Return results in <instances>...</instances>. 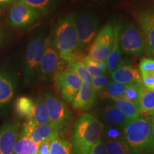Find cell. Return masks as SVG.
Listing matches in <instances>:
<instances>
[{
    "mask_svg": "<svg viewBox=\"0 0 154 154\" xmlns=\"http://www.w3.org/2000/svg\"><path fill=\"white\" fill-rule=\"evenodd\" d=\"M51 39L61 59L66 63L79 55L74 14H66L58 19Z\"/></svg>",
    "mask_w": 154,
    "mask_h": 154,
    "instance_id": "6da1fadb",
    "label": "cell"
},
{
    "mask_svg": "<svg viewBox=\"0 0 154 154\" xmlns=\"http://www.w3.org/2000/svg\"><path fill=\"white\" fill-rule=\"evenodd\" d=\"M104 126L90 113H83L74 124L72 146L74 154H88L91 147L101 138Z\"/></svg>",
    "mask_w": 154,
    "mask_h": 154,
    "instance_id": "7a4b0ae2",
    "label": "cell"
},
{
    "mask_svg": "<svg viewBox=\"0 0 154 154\" xmlns=\"http://www.w3.org/2000/svg\"><path fill=\"white\" fill-rule=\"evenodd\" d=\"M123 135L132 154H154L150 117L140 115L129 120L123 128Z\"/></svg>",
    "mask_w": 154,
    "mask_h": 154,
    "instance_id": "3957f363",
    "label": "cell"
},
{
    "mask_svg": "<svg viewBox=\"0 0 154 154\" xmlns=\"http://www.w3.org/2000/svg\"><path fill=\"white\" fill-rule=\"evenodd\" d=\"M74 22L78 36L79 52L92 44L99 33L100 21L91 11H82L74 14Z\"/></svg>",
    "mask_w": 154,
    "mask_h": 154,
    "instance_id": "277c9868",
    "label": "cell"
},
{
    "mask_svg": "<svg viewBox=\"0 0 154 154\" xmlns=\"http://www.w3.org/2000/svg\"><path fill=\"white\" fill-rule=\"evenodd\" d=\"M46 40L47 38L44 34L41 33L32 38L28 44L24 66V78L27 83L32 82L38 75L45 49Z\"/></svg>",
    "mask_w": 154,
    "mask_h": 154,
    "instance_id": "5b68a950",
    "label": "cell"
},
{
    "mask_svg": "<svg viewBox=\"0 0 154 154\" xmlns=\"http://www.w3.org/2000/svg\"><path fill=\"white\" fill-rule=\"evenodd\" d=\"M119 43L121 49L127 54L140 56L146 50L145 36L132 23L120 26Z\"/></svg>",
    "mask_w": 154,
    "mask_h": 154,
    "instance_id": "8992f818",
    "label": "cell"
},
{
    "mask_svg": "<svg viewBox=\"0 0 154 154\" xmlns=\"http://www.w3.org/2000/svg\"><path fill=\"white\" fill-rule=\"evenodd\" d=\"M114 42V31L107 24L96 35L88 49V57L94 61H106L112 50Z\"/></svg>",
    "mask_w": 154,
    "mask_h": 154,
    "instance_id": "52a82bcc",
    "label": "cell"
},
{
    "mask_svg": "<svg viewBox=\"0 0 154 154\" xmlns=\"http://www.w3.org/2000/svg\"><path fill=\"white\" fill-rule=\"evenodd\" d=\"M65 63L66 62L61 59L54 46L51 38L49 36L46 40L45 49L38 69L39 78L47 79L51 76H55L58 72L63 70Z\"/></svg>",
    "mask_w": 154,
    "mask_h": 154,
    "instance_id": "ba28073f",
    "label": "cell"
},
{
    "mask_svg": "<svg viewBox=\"0 0 154 154\" xmlns=\"http://www.w3.org/2000/svg\"><path fill=\"white\" fill-rule=\"evenodd\" d=\"M41 15L35 9L14 0L9 8L8 22L12 27L25 28L34 24Z\"/></svg>",
    "mask_w": 154,
    "mask_h": 154,
    "instance_id": "9c48e42d",
    "label": "cell"
},
{
    "mask_svg": "<svg viewBox=\"0 0 154 154\" xmlns=\"http://www.w3.org/2000/svg\"><path fill=\"white\" fill-rule=\"evenodd\" d=\"M51 124L59 129L62 130L72 118V112L64 103L50 93H47L44 97Z\"/></svg>",
    "mask_w": 154,
    "mask_h": 154,
    "instance_id": "30bf717a",
    "label": "cell"
},
{
    "mask_svg": "<svg viewBox=\"0 0 154 154\" xmlns=\"http://www.w3.org/2000/svg\"><path fill=\"white\" fill-rule=\"evenodd\" d=\"M54 78L63 99L67 103H72L82 84V79L68 69L58 72Z\"/></svg>",
    "mask_w": 154,
    "mask_h": 154,
    "instance_id": "8fae6325",
    "label": "cell"
},
{
    "mask_svg": "<svg viewBox=\"0 0 154 154\" xmlns=\"http://www.w3.org/2000/svg\"><path fill=\"white\" fill-rule=\"evenodd\" d=\"M60 131L51 123L46 125H36L32 121L27 120L24 124L21 134L22 136L31 138L37 143H41L46 140H51L59 136Z\"/></svg>",
    "mask_w": 154,
    "mask_h": 154,
    "instance_id": "7c38bea8",
    "label": "cell"
},
{
    "mask_svg": "<svg viewBox=\"0 0 154 154\" xmlns=\"http://www.w3.org/2000/svg\"><path fill=\"white\" fill-rule=\"evenodd\" d=\"M111 76L113 82L126 85L141 83L139 70L124 61H121L117 69L111 73Z\"/></svg>",
    "mask_w": 154,
    "mask_h": 154,
    "instance_id": "4fadbf2b",
    "label": "cell"
},
{
    "mask_svg": "<svg viewBox=\"0 0 154 154\" xmlns=\"http://www.w3.org/2000/svg\"><path fill=\"white\" fill-rule=\"evenodd\" d=\"M96 96L97 94L91 84L83 82L72 103L73 107L76 110H89L95 104Z\"/></svg>",
    "mask_w": 154,
    "mask_h": 154,
    "instance_id": "5bb4252c",
    "label": "cell"
},
{
    "mask_svg": "<svg viewBox=\"0 0 154 154\" xmlns=\"http://www.w3.org/2000/svg\"><path fill=\"white\" fill-rule=\"evenodd\" d=\"M17 139V125L6 123L0 128V154H13Z\"/></svg>",
    "mask_w": 154,
    "mask_h": 154,
    "instance_id": "9a60e30c",
    "label": "cell"
},
{
    "mask_svg": "<svg viewBox=\"0 0 154 154\" xmlns=\"http://www.w3.org/2000/svg\"><path fill=\"white\" fill-rule=\"evenodd\" d=\"M15 93V83L9 74L0 72V108L10 102Z\"/></svg>",
    "mask_w": 154,
    "mask_h": 154,
    "instance_id": "2e32d148",
    "label": "cell"
},
{
    "mask_svg": "<svg viewBox=\"0 0 154 154\" xmlns=\"http://www.w3.org/2000/svg\"><path fill=\"white\" fill-rule=\"evenodd\" d=\"M119 29H120V26L119 25H116L113 28L114 42H113L112 50L106 60L107 71L110 73L116 70L121 62V49L119 43Z\"/></svg>",
    "mask_w": 154,
    "mask_h": 154,
    "instance_id": "e0dca14e",
    "label": "cell"
},
{
    "mask_svg": "<svg viewBox=\"0 0 154 154\" xmlns=\"http://www.w3.org/2000/svg\"><path fill=\"white\" fill-rule=\"evenodd\" d=\"M103 117L104 121L109 124L119 127L122 129L129 121L114 105H109L105 107L103 111Z\"/></svg>",
    "mask_w": 154,
    "mask_h": 154,
    "instance_id": "ac0fdd59",
    "label": "cell"
},
{
    "mask_svg": "<svg viewBox=\"0 0 154 154\" xmlns=\"http://www.w3.org/2000/svg\"><path fill=\"white\" fill-rule=\"evenodd\" d=\"M137 108L140 115L146 117L154 116V90H143L138 99Z\"/></svg>",
    "mask_w": 154,
    "mask_h": 154,
    "instance_id": "d6986e66",
    "label": "cell"
},
{
    "mask_svg": "<svg viewBox=\"0 0 154 154\" xmlns=\"http://www.w3.org/2000/svg\"><path fill=\"white\" fill-rule=\"evenodd\" d=\"M36 125H46L50 124V119L48 113L47 106L44 97L40 96L34 102V106L30 119Z\"/></svg>",
    "mask_w": 154,
    "mask_h": 154,
    "instance_id": "ffe728a7",
    "label": "cell"
},
{
    "mask_svg": "<svg viewBox=\"0 0 154 154\" xmlns=\"http://www.w3.org/2000/svg\"><path fill=\"white\" fill-rule=\"evenodd\" d=\"M37 10L41 14H48L54 10L60 0H17Z\"/></svg>",
    "mask_w": 154,
    "mask_h": 154,
    "instance_id": "44dd1931",
    "label": "cell"
},
{
    "mask_svg": "<svg viewBox=\"0 0 154 154\" xmlns=\"http://www.w3.org/2000/svg\"><path fill=\"white\" fill-rule=\"evenodd\" d=\"M39 144L35 143L29 137L21 136L15 143L14 153V154H38Z\"/></svg>",
    "mask_w": 154,
    "mask_h": 154,
    "instance_id": "7402d4cb",
    "label": "cell"
},
{
    "mask_svg": "<svg viewBox=\"0 0 154 154\" xmlns=\"http://www.w3.org/2000/svg\"><path fill=\"white\" fill-rule=\"evenodd\" d=\"M34 106V101L26 96L19 97L15 102V110L17 115L21 118L26 119V120L32 119Z\"/></svg>",
    "mask_w": 154,
    "mask_h": 154,
    "instance_id": "603a6c76",
    "label": "cell"
},
{
    "mask_svg": "<svg viewBox=\"0 0 154 154\" xmlns=\"http://www.w3.org/2000/svg\"><path fill=\"white\" fill-rule=\"evenodd\" d=\"M113 105L118 108L128 120L136 119L140 116L137 106L134 103L124 98L113 99Z\"/></svg>",
    "mask_w": 154,
    "mask_h": 154,
    "instance_id": "cb8c5ba5",
    "label": "cell"
},
{
    "mask_svg": "<svg viewBox=\"0 0 154 154\" xmlns=\"http://www.w3.org/2000/svg\"><path fill=\"white\" fill-rule=\"evenodd\" d=\"M129 85L119 84V83L111 82L103 91L100 94L102 99H117L124 98V94Z\"/></svg>",
    "mask_w": 154,
    "mask_h": 154,
    "instance_id": "d4e9b609",
    "label": "cell"
},
{
    "mask_svg": "<svg viewBox=\"0 0 154 154\" xmlns=\"http://www.w3.org/2000/svg\"><path fill=\"white\" fill-rule=\"evenodd\" d=\"M67 65H68V69L76 73L82 79V82L88 83L91 85L92 76L88 74V71L86 70L84 64V60L82 61L81 54L77 56L70 62L67 63Z\"/></svg>",
    "mask_w": 154,
    "mask_h": 154,
    "instance_id": "484cf974",
    "label": "cell"
},
{
    "mask_svg": "<svg viewBox=\"0 0 154 154\" xmlns=\"http://www.w3.org/2000/svg\"><path fill=\"white\" fill-rule=\"evenodd\" d=\"M104 145L107 154H132L124 137L112 140H105Z\"/></svg>",
    "mask_w": 154,
    "mask_h": 154,
    "instance_id": "4316f807",
    "label": "cell"
},
{
    "mask_svg": "<svg viewBox=\"0 0 154 154\" xmlns=\"http://www.w3.org/2000/svg\"><path fill=\"white\" fill-rule=\"evenodd\" d=\"M49 154H74L72 143L58 136L51 140Z\"/></svg>",
    "mask_w": 154,
    "mask_h": 154,
    "instance_id": "83f0119b",
    "label": "cell"
},
{
    "mask_svg": "<svg viewBox=\"0 0 154 154\" xmlns=\"http://www.w3.org/2000/svg\"><path fill=\"white\" fill-rule=\"evenodd\" d=\"M84 64L88 74L92 77L103 76L108 72L106 61H92L88 56L84 57Z\"/></svg>",
    "mask_w": 154,
    "mask_h": 154,
    "instance_id": "f1b7e54d",
    "label": "cell"
},
{
    "mask_svg": "<svg viewBox=\"0 0 154 154\" xmlns=\"http://www.w3.org/2000/svg\"><path fill=\"white\" fill-rule=\"evenodd\" d=\"M142 27L145 33L146 53L148 57L154 58V24L142 21Z\"/></svg>",
    "mask_w": 154,
    "mask_h": 154,
    "instance_id": "f546056e",
    "label": "cell"
},
{
    "mask_svg": "<svg viewBox=\"0 0 154 154\" xmlns=\"http://www.w3.org/2000/svg\"><path fill=\"white\" fill-rule=\"evenodd\" d=\"M145 88H146L144 87L142 83L131 84L128 86L126 92H125L124 99L132 102L137 106V103L140 94Z\"/></svg>",
    "mask_w": 154,
    "mask_h": 154,
    "instance_id": "4dcf8cb0",
    "label": "cell"
},
{
    "mask_svg": "<svg viewBox=\"0 0 154 154\" xmlns=\"http://www.w3.org/2000/svg\"><path fill=\"white\" fill-rule=\"evenodd\" d=\"M109 82H110L109 77L106 74H104L103 76L92 77L91 86L95 90L96 94H100L105 89Z\"/></svg>",
    "mask_w": 154,
    "mask_h": 154,
    "instance_id": "1f68e13d",
    "label": "cell"
},
{
    "mask_svg": "<svg viewBox=\"0 0 154 154\" xmlns=\"http://www.w3.org/2000/svg\"><path fill=\"white\" fill-rule=\"evenodd\" d=\"M140 74L154 75V59L151 58H143L139 63Z\"/></svg>",
    "mask_w": 154,
    "mask_h": 154,
    "instance_id": "d6a6232c",
    "label": "cell"
},
{
    "mask_svg": "<svg viewBox=\"0 0 154 154\" xmlns=\"http://www.w3.org/2000/svg\"><path fill=\"white\" fill-rule=\"evenodd\" d=\"M103 134H104L105 140H112L124 137L123 129L117 126L110 127L106 131L103 129Z\"/></svg>",
    "mask_w": 154,
    "mask_h": 154,
    "instance_id": "836d02e7",
    "label": "cell"
},
{
    "mask_svg": "<svg viewBox=\"0 0 154 154\" xmlns=\"http://www.w3.org/2000/svg\"><path fill=\"white\" fill-rule=\"evenodd\" d=\"M88 154H107L103 139L100 138L90 149Z\"/></svg>",
    "mask_w": 154,
    "mask_h": 154,
    "instance_id": "e575fe53",
    "label": "cell"
},
{
    "mask_svg": "<svg viewBox=\"0 0 154 154\" xmlns=\"http://www.w3.org/2000/svg\"><path fill=\"white\" fill-rule=\"evenodd\" d=\"M141 83L144 87L147 89L154 90V75L140 74Z\"/></svg>",
    "mask_w": 154,
    "mask_h": 154,
    "instance_id": "d590c367",
    "label": "cell"
},
{
    "mask_svg": "<svg viewBox=\"0 0 154 154\" xmlns=\"http://www.w3.org/2000/svg\"><path fill=\"white\" fill-rule=\"evenodd\" d=\"M51 141V140H46L40 143L38 154H49Z\"/></svg>",
    "mask_w": 154,
    "mask_h": 154,
    "instance_id": "8d00e7d4",
    "label": "cell"
},
{
    "mask_svg": "<svg viewBox=\"0 0 154 154\" xmlns=\"http://www.w3.org/2000/svg\"><path fill=\"white\" fill-rule=\"evenodd\" d=\"M74 2H83V3H87V4H103L106 2L109 1V0H73Z\"/></svg>",
    "mask_w": 154,
    "mask_h": 154,
    "instance_id": "74e56055",
    "label": "cell"
},
{
    "mask_svg": "<svg viewBox=\"0 0 154 154\" xmlns=\"http://www.w3.org/2000/svg\"><path fill=\"white\" fill-rule=\"evenodd\" d=\"M143 21H146V22L150 23L151 24H154V14L153 15H148V16H146L143 19Z\"/></svg>",
    "mask_w": 154,
    "mask_h": 154,
    "instance_id": "f35d334b",
    "label": "cell"
},
{
    "mask_svg": "<svg viewBox=\"0 0 154 154\" xmlns=\"http://www.w3.org/2000/svg\"><path fill=\"white\" fill-rule=\"evenodd\" d=\"M151 133H152V136H153V138L154 140V116H151Z\"/></svg>",
    "mask_w": 154,
    "mask_h": 154,
    "instance_id": "ab89813d",
    "label": "cell"
},
{
    "mask_svg": "<svg viewBox=\"0 0 154 154\" xmlns=\"http://www.w3.org/2000/svg\"><path fill=\"white\" fill-rule=\"evenodd\" d=\"M14 1V0H0V7L8 5V4Z\"/></svg>",
    "mask_w": 154,
    "mask_h": 154,
    "instance_id": "60d3db41",
    "label": "cell"
},
{
    "mask_svg": "<svg viewBox=\"0 0 154 154\" xmlns=\"http://www.w3.org/2000/svg\"><path fill=\"white\" fill-rule=\"evenodd\" d=\"M2 39H3V35H2V32H0V44H1V42H2Z\"/></svg>",
    "mask_w": 154,
    "mask_h": 154,
    "instance_id": "b9f144b4",
    "label": "cell"
},
{
    "mask_svg": "<svg viewBox=\"0 0 154 154\" xmlns=\"http://www.w3.org/2000/svg\"><path fill=\"white\" fill-rule=\"evenodd\" d=\"M1 15H2V9L0 8V17H1Z\"/></svg>",
    "mask_w": 154,
    "mask_h": 154,
    "instance_id": "7bdbcfd3",
    "label": "cell"
}]
</instances>
